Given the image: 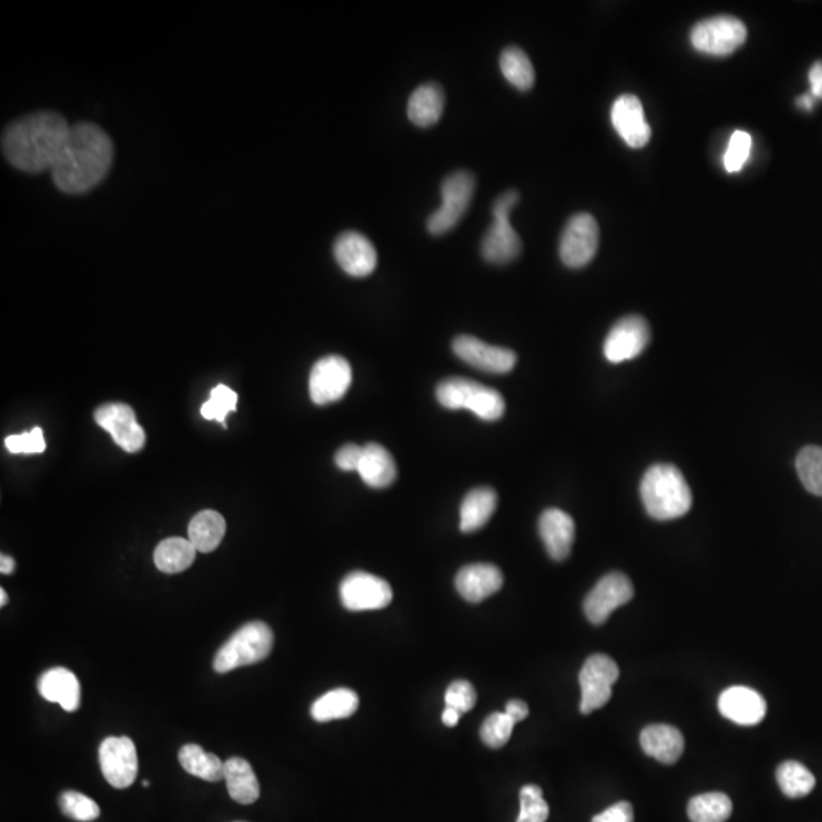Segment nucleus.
<instances>
[{
  "label": "nucleus",
  "mask_w": 822,
  "mask_h": 822,
  "mask_svg": "<svg viewBox=\"0 0 822 822\" xmlns=\"http://www.w3.org/2000/svg\"><path fill=\"white\" fill-rule=\"evenodd\" d=\"M112 162L113 144L109 134L98 125L81 122L72 125L52 165V179L66 194H83L106 177Z\"/></svg>",
  "instance_id": "nucleus-1"
},
{
  "label": "nucleus",
  "mask_w": 822,
  "mask_h": 822,
  "mask_svg": "<svg viewBox=\"0 0 822 822\" xmlns=\"http://www.w3.org/2000/svg\"><path fill=\"white\" fill-rule=\"evenodd\" d=\"M71 131L66 119L55 112H39L8 125L2 150L11 165L25 173L51 169Z\"/></svg>",
  "instance_id": "nucleus-2"
},
{
  "label": "nucleus",
  "mask_w": 822,
  "mask_h": 822,
  "mask_svg": "<svg viewBox=\"0 0 822 822\" xmlns=\"http://www.w3.org/2000/svg\"><path fill=\"white\" fill-rule=\"evenodd\" d=\"M641 500L654 520L670 521L684 517L692 507V491L676 466L661 465L647 469L641 480Z\"/></svg>",
  "instance_id": "nucleus-3"
},
{
  "label": "nucleus",
  "mask_w": 822,
  "mask_h": 822,
  "mask_svg": "<svg viewBox=\"0 0 822 822\" xmlns=\"http://www.w3.org/2000/svg\"><path fill=\"white\" fill-rule=\"evenodd\" d=\"M436 398L448 410H469L483 421L503 418L506 404L503 396L491 387L466 378H448L437 386Z\"/></svg>",
  "instance_id": "nucleus-4"
},
{
  "label": "nucleus",
  "mask_w": 822,
  "mask_h": 822,
  "mask_svg": "<svg viewBox=\"0 0 822 822\" xmlns=\"http://www.w3.org/2000/svg\"><path fill=\"white\" fill-rule=\"evenodd\" d=\"M274 637L264 622H250L239 628L215 655L214 669L218 673L232 672L238 667L264 661L273 649Z\"/></svg>",
  "instance_id": "nucleus-5"
},
{
  "label": "nucleus",
  "mask_w": 822,
  "mask_h": 822,
  "mask_svg": "<svg viewBox=\"0 0 822 822\" xmlns=\"http://www.w3.org/2000/svg\"><path fill=\"white\" fill-rule=\"evenodd\" d=\"M520 201V194L515 189L503 192L492 204L494 223L486 230L482 239V255L491 264L504 265L515 261L521 255L520 235L510 224V212Z\"/></svg>",
  "instance_id": "nucleus-6"
},
{
  "label": "nucleus",
  "mask_w": 822,
  "mask_h": 822,
  "mask_svg": "<svg viewBox=\"0 0 822 822\" xmlns=\"http://www.w3.org/2000/svg\"><path fill=\"white\" fill-rule=\"evenodd\" d=\"M474 191L475 177L469 171H456L445 177L440 188L442 204L428 218V232L443 235L453 230L471 206Z\"/></svg>",
  "instance_id": "nucleus-7"
},
{
  "label": "nucleus",
  "mask_w": 822,
  "mask_h": 822,
  "mask_svg": "<svg viewBox=\"0 0 822 822\" xmlns=\"http://www.w3.org/2000/svg\"><path fill=\"white\" fill-rule=\"evenodd\" d=\"M745 23L733 16H716L693 26L690 40L693 48L702 54L725 57L733 54L746 42Z\"/></svg>",
  "instance_id": "nucleus-8"
},
{
  "label": "nucleus",
  "mask_w": 822,
  "mask_h": 822,
  "mask_svg": "<svg viewBox=\"0 0 822 822\" xmlns=\"http://www.w3.org/2000/svg\"><path fill=\"white\" fill-rule=\"evenodd\" d=\"M619 666L608 655H591L585 661L579 673L580 711L584 714L593 713L605 707L612 696V685L619 679Z\"/></svg>",
  "instance_id": "nucleus-9"
},
{
  "label": "nucleus",
  "mask_w": 822,
  "mask_h": 822,
  "mask_svg": "<svg viewBox=\"0 0 822 822\" xmlns=\"http://www.w3.org/2000/svg\"><path fill=\"white\" fill-rule=\"evenodd\" d=\"M599 224L593 215L580 212L568 220L559 244L562 262L570 268L590 264L599 249Z\"/></svg>",
  "instance_id": "nucleus-10"
},
{
  "label": "nucleus",
  "mask_w": 822,
  "mask_h": 822,
  "mask_svg": "<svg viewBox=\"0 0 822 822\" xmlns=\"http://www.w3.org/2000/svg\"><path fill=\"white\" fill-rule=\"evenodd\" d=\"M340 599L349 611H373L389 606L393 591L387 580L364 571H354L341 582Z\"/></svg>",
  "instance_id": "nucleus-11"
},
{
  "label": "nucleus",
  "mask_w": 822,
  "mask_h": 822,
  "mask_svg": "<svg viewBox=\"0 0 822 822\" xmlns=\"http://www.w3.org/2000/svg\"><path fill=\"white\" fill-rule=\"evenodd\" d=\"M352 383V367L340 355H329L314 364L310 375V396L314 404L340 401Z\"/></svg>",
  "instance_id": "nucleus-12"
},
{
  "label": "nucleus",
  "mask_w": 822,
  "mask_h": 822,
  "mask_svg": "<svg viewBox=\"0 0 822 822\" xmlns=\"http://www.w3.org/2000/svg\"><path fill=\"white\" fill-rule=\"evenodd\" d=\"M102 775L116 789H127L137 778V751L130 737H107L99 746Z\"/></svg>",
  "instance_id": "nucleus-13"
},
{
  "label": "nucleus",
  "mask_w": 822,
  "mask_h": 822,
  "mask_svg": "<svg viewBox=\"0 0 822 822\" xmlns=\"http://www.w3.org/2000/svg\"><path fill=\"white\" fill-rule=\"evenodd\" d=\"M632 597L634 587L628 576L617 571L606 574L588 593L584 602L585 615L593 625H603L615 609L626 605Z\"/></svg>",
  "instance_id": "nucleus-14"
},
{
  "label": "nucleus",
  "mask_w": 822,
  "mask_h": 822,
  "mask_svg": "<svg viewBox=\"0 0 822 822\" xmlns=\"http://www.w3.org/2000/svg\"><path fill=\"white\" fill-rule=\"evenodd\" d=\"M650 341V328L640 316H628L612 326L606 335L603 354L609 363L619 364L643 354Z\"/></svg>",
  "instance_id": "nucleus-15"
},
{
  "label": "nucleus",
  "mask_w": 822,
  "mask_h": 822,
  "mask_svg": "<svg viewBox=\"0 0 822 822\" xmlns=\"http://www.w3.org/2000/svg\"><path fill=\"white\" fill-rule=\"evenodd\" d=\"M95 421L99 427L109 431L116 445L127 453H137L144 448L147 436L130 405H102L96 410Z\"/></svg>",
  "instance_id": "nucleus-16"
},
{
  "label": "nucleus",
  "mask_w": 822,
  "mask_h": 822,
  "mask_svg": "<svg viewBox=\"0 0 822 822\" xmlns=\"http://www.w3.org/2000/svg\"><path fill=\"white\" fill-rule=\"evenodd\" d=\"M453 351L460 360L488 373H509L517 364V354L510 349L492 346L472 335L454 338Z\"/></svg>",
  "instance_id": "nucleus-17"
},
{
  "label": "nucleus",
  "mask_w": 822,
  "mask_h": 822,
  "mask_svg": "<svg viewBox=\"0 0 822 822\" xmlns=\"http://www.w3.org/2000/svg\"><path fill=\"white\" fill-rule=\"evenodd\" d=\"M717 707L725 719L743 727L760 724L768 710L763 696L743 685H734L724 690L719 696Z\"/></svg>",
  "instance_id": "nucleus-18"
},
{
  "label": "nucleus",
  "mask_w": 822,
  "mask_h": 822,
  "mask_svg": "<svg viewBox=\"0 0 822 822\" xmlns=\"http://www.w3.org/2000/svg\"><path fill=\"white\" fill-rule=\"evenodd\" d=\"M334 256L338 265L354 278H366L378 262L375 246L358 232L341 233L334 244Z\"/></svg>",
  "instance_id": "nucleus-19"
},
{
  "label": "nucleus",
  "mask_w": 822,
  "mask_h": 822,
  "mask_svg": "<svg viewBox=\"0 0 822 822\" xmlns=\"http://www.w3.org/2000/svg\"><path fill=\"white\" fill-rule=\"evenodd\" d=\"M612 125L631 148H643L649 144L652 130L644 116L640 99L634 95H622L615 99L611 110Z\"/></svg>",
  "instance_id": "nucleus-20"
},
{
  "label": "nucleus",
  "mask_w": 822,
  "mask_h": 822,
  "mask_svg": "<svg viewBox=\"0 0 822 822\" xmlns=\"http://www.w3.org/2000/svg\"><path fill=\"white\" fill-rule=\"evenodd\" d=\"M539 535L550 558L564 561L570 556L576 535L573 518L561 509L544 510L539 518Z\"/></svg>",
  "instance_id": "nucleus-21"
},
{
  "label": "nucleus",
  "mask_w": 822,
  "mask_h": 822,
  "mask_svg": "<svg viewBox=\"0 0 822 822\" xmlns=\"http://www.w3.org/2000/svg\"><path fill=\"white\" fill-rule=\"evenodd\" d=\"M500 568L492 564L466 565L456 576V588L466 602L480 603L503 587Z\"/></svg>",
  "instance_id": "nucleus-22"
},
{
  "label": "nucleus",
  "mask_w": 822,
  "mask_h": 822,
  "mask_svg": "<svg viewBox=\"0 0 822 822\" xmlns=\"http://www.w3.org/2000/svg\"><path fill=\"white\" fill-rule=\"evenodd\" d=\"M640 745L647 756L664 765H673L684 752V736L672 725H649L641 731Z\"/></svg>",
  "instance_id": "nucleus-23"
},
{
  "label": "nucleus",
  "mask_w": 822,
  "mask_h": 822,
  "mask_svg": "<svg viewBox=\"0 0 822 822\" xmlns=\"http://www.w3.org/2000/svg\"><path fill=\"white\" fill-rule=\"evenodd\" d=\"M39 692L42 698L60 704L64 711H77L81 704V685L77 676L64 667H54L40 676Z\"/></svg>",
  "instance_id": "nucleus-24"
},
{
  "label": "nucleus",
  "mask_w": 822,
  "mask_h": 822,
  "mask_svg": "<svg viewBox=\"0 0 822 822\" xmlns=\"http://www.w3.org/2000/svg\"><path fill=\"white\" fill-rule=\"evenodd\" d=\"M358 474L370 488H389L396 480L398 469L392 454L378 443H367L363 447Z\"/></svg>",
  "instance_id": "nucleus-25"
},
{
  "label": "nucleus",
  "mask_w": 822,
  "mask_h": 822,
  "mask_svg": "<svg viewBox=\"0 0 822 822\" xmlns=\"http://www.w3.org/2000/svg\"><path fill=\"white\" fill-rule=\"evenodd\" d=\"M445 109V93L436 83L422 84L408 99V118L418 127L427 128L439 122Z\"/></svg>",
  "instance_id": "nucleus-26"
},
{
  "label": "nucleus",
  "mask_w": 822,
  "mask_h": 822,
  "mask_svg": "<svg viewBox=\"0 0 822 822\" xmlns=\"http://www.w3.org/2000/svg\"><path fill=\"white\" fill-rule=\"evenodd\" d=\"M497 503V492L494 489H472L463 498L460 507V530L463 533H472L485 527L497 510Z\"/></svg>",
  "instance_id": "nucleus-27"
},
{
  "label": "nucleus",
  "mask_w": 822,
  "mask_h": 822,
  "mask_svg": "<svg viewBox=\"0 0 822 822\" xmlns=\"http://www.w3.org/2000/svg\"><path fill=\"white\" fill-rule=\"evenodd\" d=\"M224 780L230 798L239 804H253L261 795L258 777L247 760L232 757L224 763Z\"/></svg>",
  "instance_id": "nucleus-28"
},
{
  "label": "nucleus",
  "mask_w": 822,
  "mask_h": 822,
  "mask_svg": "<svg viewBox=\"0 0 822 822\" xmlns=\"http://www.w3.org/2000/svg\"><path fill=\"white\" fill-rule=\"evenodd\" d=\"M188 535L197 552H214L226 535V520L215 510H203L192 518Z\"/></svg>",
  "instance_id": "nucleus-29"
},
{
  "label": "nucleus",
  "mask_w": 822,
  "mask_h": 822,
  "mask_svg": "<svg viewBox=\"0 0 822 822\" xmlns=\"http://www.w3.org/2000/svg\"><path fill=\"white\" fill-rule=\"evenodd\" d=\"M360 699L354 690L335 689L317 699L311 707V716L317 722H331L351 717L358 710Z\"/></svg>",
  "instance_id": "nucleus-30"
},
{
  "label": "nucleus",
  "mask_w": 822,
  "mask_h": 822,
  "mask_svg": "<svg viewBox=\"0 0 822 822\" xmlns=\"http://www.w3.org/2000/svg\"><path fill=\"white\" fill-rule=\"evenodd\" d=\"M179 762L188 774L204 781L224 780V763L212 752L204 751L201 746L189 743L179 752Z\"/></svg>",
  "instance_id": "nucleus-31"
},
{
  "label": "nucleus",
  "mask_w": 822,
  "mask_h": 822,
  "mask_svg": "<svg viewBox=\"0 0 822 822\" xmlns=\"http://www.w3.org/2000/svg\"><path fill=\"white\" fill-rule=\"evenodd\" d=\"M195 553L197 550L189 539L168 538L157 545L154 564L163 573H182L191 567Z\"/></svg>",
  "instance_id": "nucleus-32"
},
{
  "label": "nucleus",
  "mask_w": 822,
  "mask_h": 822,
  "mask_svg": "<svg viewBox=\"0 0 822 822\" xmlns=\"http://www.w3.org/2000/svg\"><path fill=\"white\" fill-rule=\"evenodd\" d=\"M500 69L504 78L518 90L527 92L535 84V69L523 49L515 46L504 49L500 55Z\"/></svg>",
  "instance_id": "nucleus-33"
},
{
  "label": "nucleus",
  "mask_w": 822,
  "mask_h": 822,
  "mask_svg": "<svg viewBox=\"0 0 822 822\" xmlns=\"http://www.w3.org/2000/svg\"><path fill=\"white\" fill-rule=\"evenodd\" d=\"M692 822H725L733 813V803L722 792L696 795L687 807Z\"/></svg>",
  "instance_id": "nucleus-34"
},
{
  "label": "nucleus",
  "mask_w": 822,
  "mask_h": 822,
  "mask_svg": "<svg viewBox=\"0 0 822 822\" xmlns=\"http://www.w3.org/2000/svg\"><path fill=\"white\" fill-rule=\"evenodd\" d=\"M777 781L781 792L789 798L807 797L816 786L815 775L806 766L794 760L778 766Z\"/></svg>",
  "instance_id": "nucleus-35"
},
{
  "label": "nucleus",
  "mask_w": 822,
  "mask_h": 822,
  "mask_svg": "<svg viewBox=\"0 0 822 822\" xmlns=\"http://www.w3.org/2000/svg\"><path fill=\"white\" fill-rule=\"evenodd\" d=\"M797 472L804 488L813 495H822V448L810 445L797 457Z\"/></svg>",
  "instance_id": "nucleus-36"
},
{
  "label": "nucleus",
  "mask_w": 822,
  "mask_h": 822,
  "mask_svg": "<svg viewBox=\"0 0 822 822\" xmlns=\"http://www.w3.org/2000/svg\"><path fill=\"white\" fill-rule=\"evenodd\" d=\"M236 404H238V395L230 387L218 384L215 389H212L211 398L201 405L200 413L204 419L220 422L223 427H226L227 416L236 410Z\"/></svg>",
  "instance_id": "nucleus-37"
},
{
  "label": "nucleus",
  "mask_w": 822,
  "mask_h": 822,
  "mask_svg": "<svg viewBox=\"0 0 822 822\" xmlns=\"http://www.w3.org/2000/svg\"><path fill=\"white\" fill-rule=\"evenodd\" d=\"M61 812L67 818L75 819L80 822L95 821L101 815L98 804L92 798L86 797L77 791H66L60 795Z\"/></svg>",
  "instance_id": "nucleus-38"
},
{
  "label": "nucleus",
  "mask_w": 822,
  "mask_h": 822,
  "mask_svg": "<svg viewBox=\"0 0 822 822\" xmlns=\"http://www.w3.org/2000/svg\"><path fill=\"white\" fill-rule=\"evenodd\" d=\"M520 806L517 822H545L550 815V807L542 797V789L536 784H527L521 789Z\"/></svg>",
  "instance_id": "nucleus-39"
},
{
  "label": "nucleus",
  "mask_w": 822,
  "mask_h": 822,
  "mask_svg": "<svg viewBox=\"0 0 822 822\" xmlns=\"http://www.w3.org/2000/svg\"><path fill=\"white\" fill-rule=\"evenodd\" d=\"M517 722L507 713H492L483 722L480 736L489 748H503L512 736L513 727Z\"/></svg>",
  "instance_id": "nucleus-40"
},
{
  "label": "nucleus",
  "mask_w": 822,
  "mask_h": 822,
  "mask_svg": "<svg viewBox=\"0 0 822 822\" xmlns=\"http://www.w3.org/2000/svg\"><path fill=\"white\" fill-rule=\"evenodd\" d=\"M751 147L752 137L746 131H734L724 157V165L728 173H739L740 169L745 166L746 160L749 159Z\"/></svg>",
  "instance_id": "nucleus-41"
},
{
  "label": "nucleus",
  "mask_w": 822,
  "mask_h": 822,
  "mask_svg": "<svg viewBox=\"0 0 822 822\" xmlns=\"http://www.w3.org/2000/svg\"><path fill=\"white\" fill-rule=\"evenodd\" d=\"M5 447L11 454H40L45 453V434L40 427L32 428L22 434H13L5 439Z\"/></svg>",
  "instance_id": "nucleus-42"
},
{
  "label": "nucleus",
  "mask_w": 822,
  "mask_h": 822,
  "mask_svg": "<svg viewBox=\"0 0 822 822\" xmlns=\"http://www.w3.org/2000/svg\"><path fill=\"white\" fill-rule=\"evenodd\" d=\"M445 702H447L448 707L456 708L462 714L468 713L477 702V692H475L474 685L469 681H465V679L454 681L445 693Z\"/></svg>",
  "instance_id": "nucleus-43"
},
{
  "label": "nucleus",
  "mask_w": 822,
  "mask_h": 822,
  "mask_svg": "<svg viewBox=\"0 0 822 822\" xmlns=\"http://www.w3.org/2000/svg\"><path fill=\"white\" fill-rule=\"evenodd\" d=\"M361 456H363V447H358L355 443H348V445L341 447L338 453L335 454V465H337L341 471H358Z\"/></svg>",
  "instance_id": "nucleus-44"
},
{
  "label": "nucleus",
  "mask_w": 822,
  "mask_h": 822,
  "mask_svg": "<svg viewBox=\"0 0 822 822\" xmlns=\"http://www.w3.org/2000/svg\"><path fill=\"white\" fill-rule=\"evenodd\" d=\"M591 822H634V809L628 801H620L594 816Z\"/></svg>",
  "instance_id": "nucleus-45"
},
{
  "label": "nucleus",
  "mask_w": 822,
  "mask_h": 822,
  "mask_svg": "<svg viewBox=\"0 0 822 822\" xmlns=\"http://www.w3.org/2000/svg\"><path fill=\"white\" fill-rule=\"evenodd\" d=\"M504 713L509 714L513 721L520 724V722H523L524 719L529 716V705L521 701V699H512V701L507 702Z\"/></svg>",
  "instance_id": "nucleus-46"
},
{
  "label": "nucleus",
  "mask_w": 822,
  "mask_h": 822,
  "mask_svg": "<svg viewBox=\"0 0 822 822\" xmlns=\"http://www.w3.org/2000/svg\"><path fill=\"white\" fill-rule=\"evenodd\" d=\"M810 93L813 98L822 99V61L813 64L809 72Z\"/></svg>",
  "instance_id": "nucleus-47"
},
{
  "label": "nucleus",
  "mask_w": 822,
  "mask_h": 822,
  "mask_svg": "<svg viewBox=\"0 0 822 822\" xmlns=\"http://www.w3.org/2000/svg\"><path fill=\"white\" fill-rule=\"evenodd\" d=\"M460 716H462V713H460L459 710H456V708L453 707H448L447 705L442 713V722L447 725V727L453 728L459 724Z\"/></svg>",
  "instance_id": "nucleus-48"
},
{
  "label": "nucleus",
  "mask_w": 822,
  "mask_h": 822,
  "mask_svg": "<svg viewBox=\"0 0 822 822\" xmlns=\"http://www.w3.org/2000/svg\"><path fill=\"white\" fill-rule=\"evenodd\" d=\"M797 106L800 107V109L807 110V112L813 110V107H815V98H813L812 93H804V95H801L800 98L797 99Z\"/></svg>",
  "instance_id": "nucleus-49"
},
{
  "label": "nucleus",
  "mask_w": 822,
  "mask_h": 822,
  "mask_svg": "<svg viewBox=\"0 0 822 822\" xmlns=\"http://www.w3.org/2000/svg\"><path fill=\"white\" fill-rule=\"evenodd\" d=\"M14 568H16L14 559L10 558V556L2 555V558H0V571H2V574H11Z\"/></svg>",
  "instance_id": "nucleus-50"
},
{
  "label": "nucleus",
  "mask_w": 822,
  "mask_h": 822,
  "mask_svg": "<svg viewBox=\"0 0 822 822\" xmlns=\"http://www.w3.org/2000/svg\"><path fill=\"white\" fill-rule=\"evenodd\" d=\"M8 603V594L5 590H0V605L5 606Z\"/></svg>",
  "instance_id": "nucleus-51"
},
{
  "label": "nucleus",
  "mask_w": 822,
  "mask_h": 822,
  "mask_svg": "<svg viewBox=\"0 0 822 822\" xmlns=\"http://www.w3.org/2000/svg\"><path fill=\"white\" fill-rule=\"evenodd\" d=\"M142 784H144L145 787H148V786H150V781L145 780L144 783H142Z\"/></svg>",
  "instance_id": "nucleus-52"
}]
</instances>
